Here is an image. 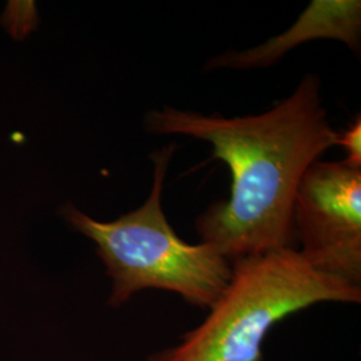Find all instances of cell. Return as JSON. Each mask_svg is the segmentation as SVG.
<instances>
[{"label": "cell", "mask_w": 361, "mask_h": 361, "mask_svg": "<svg viewBox=\"0 0 361 361\" xmlns=\"http://www.w3.org/2000/svg\"><path fill=\"white\" fill-rule=\"evenodd\" d=\"M322 302L360 304L361 286L316 271L296 249L243 258L205 320L146 361H264L273 326Z\"/></svg>", "instance_id": "3"}, {"label": "cell", "mask_w": 361, "mask_h": 361, "mask_svg": "<svg viewBox=\"0 0 361 361\" xmlns=\"http://www.w3.org/2000/svg\"><path fill=\"white\" fill-rule=\"evenodd\" d=\"M293 225L310 267L361 286V169L312 164L297 189Z\"/></svg>", "instance_id": "4"}, {"label": "cell", "mask_w": 361, "mask_h": 361, "mask_svg": "<svg viewBox=\"0 0 361 361\" xmlns=\"http://www.w3.org/2000/svg\"><path fill=\"white\" fill-rule=\"evenodd\" d=\"M320 89V79L308 74L292 95L256 116L225 118L165 106L145 118L146 130L154 135H186L210 143L214 158L231 169L229 198L213 202L194 226L201 243L232 264L269 252L298 250L293 225L298 185L337 138Z\"/></svg>", "instance_id": "1"}, {"label": "cell", "mask_w": 361, "mask_h": 361, "mask_svg": "<svg viewBox=\"0 0 361 361\" xmlns=\"http://www.w3.org/2000/svg\"><path fill=\"white\" fill-rule=\"evenodd\" d=\"M332 39L347 44L353 52H360V0H313L296 23L281 35L268 39L257 47L244 51H226L209 59L205 70L265 68L295 47L312 40Z\"/></svg>", "instance_id": "5"}, {"label": "cell", "mask_w": 361, "mask_h": 361, "mask_svg": "<svg viewBox=\"0 0 361 361\" xmlns=\"http://www.w3.org/2000/svg\"><path fill=\"white\" fill-rule=\"evenodd\" d=\"M336 146H340L345 150L347 158L344 162L353 166L361 169V116H356V119L349 125L347 129L341 133L337 131Z\"/></svg>", "instance_id": "6"}, {"label": "cell", "mask_w": 361, "mask_h": 361, "mask_svg": "<svg viewBox=\"0 0 361 361\" xmlns=\"http://www.w3.org/2000/svg\"><path fill=\"white\" fill-rule=\"evenodd\" d=\"M177 145L169 143L150 155L153 186L145 204L114 221H97L77 207L65 217L77 232L97 245L111 279L110 307H122L146 289L176 293L189 305L209 310L232 280L233 264L205 243L189 244L170 226L162 207L169 164Z\"/></svg>", "instance_id": "2"}]
</instances>
